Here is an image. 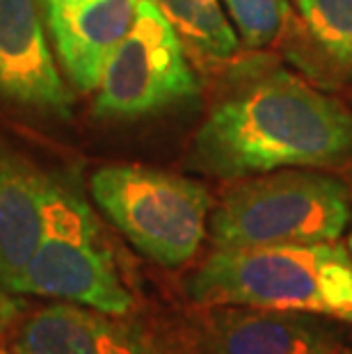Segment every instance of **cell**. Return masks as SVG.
<instances>
[{
	"label": "cell",
	"mask_w": 352,
	"mask_h": 354,
	"mask_svg": "<svg viewBox=\"0 0 352 354\" xmlns=\"http://www.w3.org/2000/svg\"><path fill=\"white\" fill-rule=\"evenodd\" d=\"M201 308L250 306L352 322V256L339 243L215 250L185 281Z\"/></svg>",
	"instance_id": "cell-2"
},
{
	"label": "cell",
	"mask_w": 352,
	"mask_h": 354,
	"mask_svg": "<svg viewBox=\"0 0 352 354\" xmlns=\"http://www.w3.org/2000/svg\"><path fill=\"white\" fill-rule=\"evenodd\" d=\"M0 99L69 119L71 92L59 76L41 0H0Z\"/></svg>",
	"instance_id": "cell-7"
},
{
	"label": "cell",
	"mask_w": 352,
	"mask_h": 354,
	"mask_svg": "<svg viewBox=\"0 0 352 354\" xmlns=\"http://www.w3.org/2000/svg\"><path fill=\"white\" fill-rule=\"evenodd\" d=\"M206 354H332L334 334L320 315L250 306H211L201 318Z\"/></svg>",
	"instance_id": "cell-9"
},
{
	"label": "cell",
	"mask_w": 352,
	"mask_h": 354,
	"mask_svg": "<svg viewBox=\"0 0 352 354\" xmlns=\"http://www.w3.org/2000/svg\"><path fill=\"white\" fill-rule=\"evenodd\" d=\"M311 41L334 64L352 71V0H295Z\"/></svg>",
	"instance_id": "cell-13"
},
{
	"label": "cell",
	"mask_w": 352,
	"mask_h": 354,
	"mask_svg": "<svg viewBox=\"0 0 352 354\" xmlns=\"http://www.w3.org/2000/svg\"><path fill=\"white\" fill-rule=\"evenodd\" d=\"M50 178L24 158L0 151V283L10 292L41 240Z\"/></svg>",
	"instance_id": "cell-11"
},
{
	"label": "cell",
	"mask_w": 352,
	"mask_h": 354,
	"mask_svg": "<svg viewBox=\"0 0 352 354\" xmlns=\"http://www.w3.org/2000/svg\"><path fill=\"white\" fill-rule=\"evenodd\" d=\"M178 39L204 62H224L238 50V32L220 0H154Z\"/></svg>",
	"instance_id": "cell-12"
},
{
	"label": "cell",
	"mask_w": 352,
	"mask_h": 354,
	"mask_svg": "<svg viewBox=\"0 0 352 354\" xmlns=\"http://www.w3.org/2000/svg\"><path fill=\"white\" fill-rule=\"evenodd\" d=\"M92 199L136 250L163 268H181L199 252L211 194L194 180L140 165L94 171Z\"/></svg>",
	"instance_id": "cell-5"
},
{
	"label": "cell",
	"mask_w": 352,
	"mask_h": 354,
	"mask_svg": "<svg viewBox=\"0 0 352 354\" xmlns=\"http://www.w3.org/2000/svg\"><path fill=\"white\" fill-rule=\"evenodd\" d=\"M140 0H41L57 57L80 92L99 87L110 55L136 24Z\"/></svg>",
	"instance_id": "cell-8"
},
{
	"label": "cell",
	"mask_w": 352,
	"mask_h": 354,
	"mask_svg": "<svg viewBox=\"0 0 352 354\" xmlns=\"http://www.w3.org/2000/svg\"><path fill=\"white\" fill-rule=\"evenodd\" d=\"M12 292L64 299L117 318L133 308L99 222L69 178H50L41 240Z\"/></svg>",
	"instance_id": "cell-4"
},
{
	"label": "cell",
	"mask_w": 352,
	"mask_h": 354,
	"mask_svg": "<svg viewBox=\"0 0 352 354\" xmlns=\"http://www.w3.org/2000/svg\"><path fill=\"white\" fill-rule=\"evenodd\" d=\"M352 156V112L288 71L247 82L211 110L190 165L220 178L325 167Z\"/></svg>",
	"instance_id": "cell-1"
},
{
	"label": "cell",
	"mask_w": 352,
	"mask_h": 354,
	"mask_svg": "<svg viewBox=\"0 0 352 354\" xmlns=\"http://www.w3.org/2000/svg\"><path fill=\"white\" fill-rule=\"evenodd\" d=\"M348 252H350V256H352V231H350V250H348Z\"/></svg>",
	"instance_id": "cell-16"
},
{
	"label": "cell",
	"mask_w": 352,
	"mask_h": 354,
	"mask_svg": "<svg viewBox=\"0 0 352 354\" xmlns=\"http://www.w3.org/2000/svg\"><path fill=\"white\" fill-rule=\"evenodd\" d=\"M12 354H158L117 315L73 302L50 304L21 322Z\"/></svg>",
	"instance_id": "cell-10"
},
{
	"label": "cell",
	"mask_w": 352,
	"mask_h": 354,
	"mask_svg": "<svg viewBox=\"0 0 352 354\" xmlns=\"http://www.w3.org/2000/svg\"><path fill=\"white\" fill-rule=\"evenodd\" d=\"M197 92L199 82L174 28L154 0H140L136 24L103 69L94 115L140 119L188 101Z\"/></svg>",
	"instance_id": "cell-6"
},
{
	"label": "cell",
	"mask_w": 352,
	"mask_h": 354,
	"mask_svg": "<svg viewBox=\"0 0 352 354\" xmlns=\"http://www.w3.org/2000/svg\"><path fill=\"white\" fill-rule=\"evenodd\" d=\"M231 26L252 48H263L277 41L290 19L288 0H222Z\"/></svg>",
	"instance_id": "cell-14"
},
{
	"label": "cell",
	"mask_w": 352,
	"mask_h": 354,
	"mask_svg": "<svg viewBox=\"0 0 352 354\" xmlns=\"http://www.w3.org/2000/svg\"><path fill=\"white\" fill-rule=\"evenodd\" d=\"M350 222L343 180L302 169H277L231 187L211 217L215 250L336 243Z\"/></svg>",
	"instance_id": "cell-3"
},
{
	"label": "cell",
	"mask_w": 352,
	"mask_h": 354,
	"mask_svg": "<svg viewBox=\"0 0 352 354\" xmlns=\"http://www.w3.org/2000/svg\"><path fill=\"white\" fill-rule=\"evenodd\" d=\"M0 354H12L10 350H0Z\"/></svg>",
	"instance_id": "cell-17"
},
{
	"label": "cell",
	"mask_w": 352,
	"mask_h": 354,
	"mask_svg": "<svg viewBox=\"0 0 352 354\" xmlns=\"http://www.w3.org/2000/svg\"><path fill=\"white\" fill-rule=\"evenodd\" d=\"M19 313V302L10 295H5V292H0V338L5 336V331L10 329V325L14 322Z\"/></svg>",
	"instance_id": "cell-15"
}]
</instances>
